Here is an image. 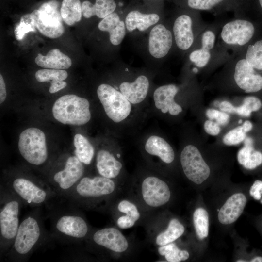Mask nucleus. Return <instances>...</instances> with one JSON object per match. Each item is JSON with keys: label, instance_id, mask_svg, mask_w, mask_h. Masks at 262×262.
<instances>
[{"label": "nucleus", "instance_id": "45", "mask_svg": "<svg viewBox=\"0 0 262 262\" xmlns=\"http://www.w3.org/2000/svg\"><path fill=\"white\" fill-rule=\"evenodd\" d=\"M7 96L5 83L3 76L0 74V103L2 104L5 100Z\"/></svg>", "mask_w": 262, "mask_h": 262}, {"label": "nucleus", "instance_id": "31", "mask_svg": "<svg viewBox=\"0 0 262 262\" xmlns=\"http://www.w3.org/2000/svg\"><path fill=\"white\" fill-rule=\"evenodd\" d=\"M60 13L63 21L68 25L80 21L82 12L80 0H63Z\"/></svg>", "mask_w": 262, "mask_h": 262}, {"label": "nucleus", "instance_id": "15", "mask_svg": "<svg viewBox=\"0 0 262 262\" xmlns=\"http://www.w3.org/2000/svg\"><path fill=\"white\" fill-rule=\"evenodd\" d=\"M144 225L148 241L156 247L173 242L181 237L185 227L176 217L170 218L165 224L163 213H153L147 218Z\"/></svg>", "mask_w": 262, "mask_h": 262}, {"label": "nucleus", "instance_id": "27", "mask_svg": "<svg viewBox=\"0 0 262 262\" xmlns=\"http://www.w3.org/2000/svg\"><path fill=\"white\" fill-rule=\"evenodd\" d=\"M246 202V197L242 193L231 195L219 211V221L223 225L230 224L236 221L243 213Z\"/></svg>", "mask_w": 262, "mask_h": 262}, {"label": "nucleus", "instance_id": "14", "mask_svg": "<svg viewBox=\"0 0 262 262\" xmlns=\"http://www.w3.org/2000/svg\"><path fill=\"white\" fill-rule=\"evenodd\" d=\"M223 73L231 78L238 89L246 93L262 90V75L246 61L242 53L229 59L223 65Z\"/></svg>", "mask_w": 262, "mask_h": 262}, {"label": "nucleus", "instance_id": "48", "mask_svg": "<svg viewBox=\"0 0 262 262\" xmlns=\"http://www.w3.org/2000/svg\"><path fill=\"white\" fill-rule=\"evenodd\" d=\"M260 10L262 13V0H256Z\"/></svg>", "mask_w": 262, "mask_h": 262}, {"label": "nucleus", "instance_id": "7", "mask_svg": "<svg viewBox=\"0 0 262 262\" xmlns=\"http://www.w3.org/2000/svg\"><path fill=\"white\" fill-rule=\"evenodd\" d=\"M1 183L19 198L23 206L33 208H47L61 198L45 180L25 175L9 174Z\"/></svg>", "mask_w": 262, "mask_h": 262}, {"label": "nucleus", "instance_id": "10", "mask_svg": "<svg viewBox=\"0 0 262 262\" xmlns=\"http://www.w3.org/2000/svg\"><path fill=\"white\" fill-rule=\"evenodd\" d=\"M115 62L116 74L115 85L132 105L142 103L149 93L151 76L154 71L147 67H132L120 58Z\"/></svg>", "mask_w": 262, "mask_h": 262}, {"label": "nucleus", "instance_id": "28", "mask_svg": "<svg viewBox=\"0 0 262 262\" xmlns=\"http://www.w3.org/2000/svg\"><path fill=\"white\" fill-rule=\"evenodd\" d=\"M82 16L86 19L94 16L101 20L116 11L117 4L115 0H95L94 3L85 0L82 3Z\"/></svg>", "mask_w": 262, "mask_h": 262}, {"label": "nucleus", "instance_id": "40", "mask_svg": "<svg viewBox=\"0 0 262 262\" xmlns=\"http://www.w3.org/2000/svg\"><path fill=\"white\" fill-rule=\"evenodd\" d=\"M243 103L251 113L259 111L262 106L261 100L256 97L247 96L244 98Z\"/></svg>", "mask_w": 262, "mask_h": 262}, {"label": "nucleus", "instance_id": "12", "mask_svg": "<svg viewBox=\"0 0 262 262\" xmlns=\"http://www.w3.org/2000/svg\"><path fill=\"white\" fill-rule=\"evenodd\" d=\"M85 241L90 251L113 258L127 255L132 249L131 241L116 226L93 229Z\"/></svg>", "mask_w": 262, "mask_h": 262}, {"label": "nucleus", "instance_id": "39", "mask_svg": "<svg viewBox=\"0 0 262 262\" xmlns=\"http://www.w3.org/2000/svg\"><path fill=\"white\" fill-rule=\"evenodd\" d=\"M262 164V153L255 149L248 157L243 166L247 169H253Z\"/></svg>", "mask_w": 262, "mask_h": 262}, {"label": "nucleus", "instance_id": "49", "mask_svg": "<svg viewBox=\"0 0 262 262\" xmlns=\"http://www.w3.org/2000/svg\"><path fill=\"white\" fill-rule=\"evenodd\" d=\"M245 262L246 261H244V260H239L237 261V262Z\"/></svg>", "mask_w": 262, "mask_h": 262}, {"label": "nucleus", "instance_id": "9", "mask_svg": "<svg viewBox=\"0 0 262 262\" xmlns=\"http://www.w3.org/2000/svg\"><path fill=\"white\" fill-rule=\"evenodd\" d=\"M256 33L254 23L245 16L225 21L218 35L216 46L228 60L239 54L252 43Z\"/></svg>", "mask_w": 262, "mask_h": 262}, {"label": "nucleus", "instance_id": "1", "mask_svg": "<svg viewBox=\"0 0 262 262\" xmlns=\"http://www.w3.org/2000/svg\"><path fill=\"white\" fill-rule=\"evenodd\" d=\"M123 184L97 174H85L64 198L79 208L107 212L122 191Z\"/></svg>", "mask_w": 262, "mask_h": 262}, {"label": "nucleus", "instance_id": "37", "mask_svg": "<svg viewBox=\"0 0 262 262\" xmlns=\"http://www.w3.org/2000/svg\"><path fill=\"white\" fill-rule=\"evenodd\" d=\"M246 133L242 126H238L227 133L223 138V142L227 146L238 145L244 141Z\"/></svg>", "mask_w": 262, "mask_h": 262}, {"label": "nucleus", "instance_id": "30", "mask_svg": "<svg viewBox=\"0 0 262 262\" xmlns=\"http://www.w3.org/2000/svg\"><path fill=\"white\" fill-rule=\"evenodd\" d=\"M74 155L85 165L92 164L95 157V150L91 143L84 136L76 134L74 137Z\"/></svg>", "mask_w": 262, "mask_h": 262}, {"label": "nucleus", "instance_id": "41", "mask_svg": "<svg viewBox=\"0 0 262 262\" xmlns=\"http://www.w3.org/2000/svg\"><path fill=\"white\" fill-rule=\"evenodd\" d=\"M204 129L207 133L212 136L217 135L221 130L220 125L210 119L204 122Z\"/></svg>", "mask_w": 262, "mask_h": 262}, {"label": "nucleus", "instance_id": "26", "mask_svg": "<svg viewBox=\"0 0 262 262\" xmlns=\"http://www.w3.org/2000/svg\"><path fill=\"white\" fill-rule=\"evenodd\" d=\"M180 88L174 83L161 85L153 92V99L156 108L164 114L177 115L182 111V107L175 100Z\"/></svg>", "mask_w": 262, "mask_h": 262}, {"label": "nucleus", "instance_id": "52", "mask_svg": "<svg viewBox=\"0 0 262 262\" xmlns=\"http://www.w3.org/2000/svg\"><path fill=\"white\" fill-rule=\"evenodd\" d=\"M261 194H262V189L261 190Z\"/></svg>", "mask_w": 262, "mask_h": 262}, {"label": "nucleus", "instance_id": "13", "mask_svg": "<svg viewBox=\"0 0 262 262\" xmlns=\"http://www.w3.org/2000/svg\"><path fill=\"white\" fill-rule=\"evenodd\" d=\"M54 118L60 123L82 126L91 118L89 101L74 94L61 96L54 103L52 108Z\"/></svg>", "mask_w": 262, "mask_h": 262}, {"label": "nucleus", "instance_id": "11", "mask_svg": "<svg viewBox=\"0 0 262 262\" xmlns=\"http://www.w3.org/2000/svg\"><path fill=\"white\" fill-rule=\"evenodd\" d=\"M23 206L20 199L1 183L0 187V253L5 256L17 233L19 214Z\"/></svg>", "mask_w": 262, "mask_h": 262}, {"label": "nucleus", "instance_id": "29", "mask_svg": "<svg viewBox=\"0 0 262 262\" xmlns=\"http://www.w3.org/2000/svg\"><path fill=\"white\" fill-rule=\"evenodd\" d=\"M35 62L40 67L56 69H68L72 65L71 59L57 49H51L46 55L38 54Z\"/></svg>", "mask_w": 262, "mask_h": 262}, {"label": "nucleus", "instance_id": "38", "mask_svg": "<svg viewBox=\"0 0 262 262\" xmlns=\"http://www.w3.org/2000/svg\"><path fill=\"white\" fill-rule=\"evenodd\" d=\"M205 114L209 119L215 120L221 126H225L229 122L230 116L226 112L209 109L206 110Z\"/></svg>", "mask_w": 262, "mask_h": 262}, {"label": "nucleus", "instance_id": "24", "mask_svg": "<svg viewBox=\"0 0 262 262\" xmlns=\"http://www.w3.org/2000/svg\"><path fill=\"white\" fill-rule=\"evenodd\" d=\"M94 161L97 175L123 183L124 167L119 152L101 148L96 153Z\"/></svg>", "mask_w": 262, "mask_h": 262}, {"label": "nucleus", "instance_id": "42", "mask_svg": "<svg viewBox=\"0 0 262 262\" xmlns=\"http://www.w3.org/2000/svg\"><path fill=\"white\" fill-rule=\"evenodd\" d=\"M254 150L253 146H244L243 148L240 149L237 154V160L239 163L243 165Z\"/></svg>", "mask_w": 262, "mask_h": 262}, {"label": "nucleus", "instance_id": "23", "mask_svg": "<svg viewBox=\"0 0 262 262\" xmlns=\"http://www.w3.org/2000/svg\"><path fill=\"white\" fill-rule=\"evenodd\" d=\"M180 162L186 177L199 185L210 175L209 166L204 160L198 149L194 145L186 146L181 152Z\"/></svg>", "mask_w": 262, "mask_h": 262}, {"label": "nucleus", "instance_id": "54", "mask_svg": "<svg viewBox=\"0 0 262 262\" xmlns=\"http://www.w3.org/2000/svg\"></svg>", "mask_w": 262, "mask_h": 262}, {"label": "nucleus", "instance_id": "18", "mask_svg": "<svg viewBox=\"0 0 262 262\" xmlns=\"http://www.w3.org/2000/svg\"><path fill=\"white\" fill-rule=\"evenodd\" d=\"M97 96L108 117L115 123L126 120L132 111V104L116 86L103 83L97 89Z\"/></svg>", "mask_w": 262, "mask_h": 262}, {"label": "nucleus", "instance_id": "16", "mask_svg": "<svg viewBox=\"0 0 262 262\" xmlns=\"http://www.w3.org/2000/svg\"><path fill=\"white\" fill-rule=\"evenodd\" d=\"M85 172V165L76 156L71 155L66 158L61 167L55 169L45 180L60 197L64 198Z\"/></svg>", "mask_w": 262, "mask_h": 262}, {"label": "nucleus", "instance_id": "5", "mask_svg": "<svg viewBox=\"0 0 262 262\" xmlns=\"http://www.w3.org/2000/svg\"><path fill=\"white\" fill-rule=\"evenodd\" d=\"M225 21L216 20L208 24L200 33L193 46L184 57V69L194 74L223 65L228 60L219 51L217 37Z\"/></svg>", "mask_w": 262, "mask_h": 262}, {"label": "nucleus", "instance_id": "20", "mask_svg": "<svg viewBox=\"0 0 262 262\" xmlns=\"http://www.w3.org/2000/svg\"><path fill=\"white\" fill-rule=\"evenodd\" d=\"M58 6L57 1H49L30 14L36 29L42 34L49 38H58L65 31Z\"/></svg>", "mask_w": 262, "mask_h": 262}, {"label": "nucleus", "instance_id": "50", "mask_svg": "<svg viewBox=\"0 0 262 262\" xmlns=\"http://www.w3.org/2000/svg\"><path fill=\"white\" fill-rule=\"evenodd\" d=\"M150 0V1H154V0Z\"/></svg>", "mask_w": 262, "mask_h": 262}, {"label": "nucleus", "instance_id": "19", "mask_svg": "<svg viewBox=\"0 0 262 262\" xmlns=\"http://www.w3.org/2000/svg\"><path fill=\"white\" fill-rule=\"evenodd\" d=\"M118 196L110 206L109 213L115 226L121 229L131 228L144 224L152 213L144 211L133 199L129 196L118 198Z\"/></svg>", "mask_w": 262, "mask_h": 262}, {"label": "nucleus", "instance_id": "33", "mask_svg": "<svg viewBox=\"0 0 262 262\" xmlns=\"http://www.w3.org/2000/svg\"><path fill=\"white\" fill-rule=\"evenodd\" d=\"M156 249L158 254L169 262L184 261L190 257L188 251L179 248L174 242L157 246Z\"/></svg>", "mask_w": 262, "mask_h": 262}, {"label": "nucleus", "instance_id": "4", "mask_svg": "<svg viewBox=\"0 0 262 262\" xmlns=\"http://www.w3.org/2000/svg\"><path fill=\"white\" fill-rule=\"evenodd\" d=\"M133 48L147 67L155 71L175 52L174 38L169 19H164L146 33L132 40Z\"/></svg>", "mask_w": 262, "mask_h": 262}, {"label": "nucleus", "instance_id": "2", "mask_svg": "<svg viewBox=\"0 0 262 262\" xmlns=\"http://www.w3.org/2000/svg\"><path fill=\"white\" fill-rule=\"evenodd\" d=\"M67 201V204H64L59 199L46 208L50 219L51 237L52 240L63 243L85 241L93 228L80 208Z\"/></svg>", "mask_w": 262, "mask_h": 262}, {"label": "nucleus", "instance_id": "25", "mask_svg": "<svg viewBox=\"0 0 262 262\" xmlns=\"http://www.w3.org/2000/svg\"><path fill=\"white\" fill-rule=\"evenodd\" d=\"M144 152L148 160L156 168L159 163L170 164L175 159V153L172 147L163 137L152 135L146 140L144 147Z\"/></svg>", "mask_w": 262, "mask_h": 262}, {"label": "nucleus", "instance_id": "34", "mask_svg": "<svg viewBox=\"0 0 262 262\" xmlns=\"http://www.w3.org/2000/svg\"><path fill=\"white\" fill-rule=\"evenodd\" d=\"M193 224L196 234L200 239L206 238L209 233V215L203 208H198L193 215Z\"/></svg>", "mask_w": 262, "mask_h": 262}, {"label": "nucleus", "instance_id": "21", "mask_svg": "<svg viewBox=\"0 0 262 262\" xmlns=\"http://www.w3.org/2000/svg\"><path fill=\"white\" fill-rule=\"evenodd\" d=\"M122 18L127 34L132 41L140 37L165 19L162 12L144 11L138 8L122 13Z\"/></svg>", "mask_w": 262, "mask_h": 262}, {"label": "nucleus", "instance_id": "51", "mask_svg": "<svg viewBox=\"0 0 262 262\" xmlns=\"http://www.w3.org/2000/svg\"><path fill=\"white\" fill-rule=\"evenodd\" d=\"M241 122H242V120H240L239 121V123H241Z\"/></svg>", "mask_w": 262, "mask_h": 262}, {"label": "nucleus", "instance_id": "53", "mask_svg": "<svg viewBox=\"0 0 262 262\" xmlns=\"http://www.w3.org/2000/svg\"><path fill=\"white\" fill-rule=\"evenodd\" d=\"M261 203H262V200H261Z\"/></svg>", "mask_w": 262, "mask_h": 262}, {"label": "nucleus", "instance_id": "35", "mask_svg": "<svg viewBox=\"0 0 262 262\" xmlns=\"http://www.w3.org/2000/svg\"><path fill=\"white\" fill-rule=\"evenodd\" d=\"M35 77L39 82H52L65 80L67 78L68 73L64 69H42L36 72Z\"/></svg>", "mask_w": 262, "mask_h": 262}, {"label": "nucleus", "instance_id": "46", "mask_svg": "<svg viewBox=\"0 0 262 262\" xmlns=\"http://www.w3.org/2000/svg\"><path fill=\"white\" fill-rule=\"evenodd\" d=\"M243 131L246 132L250 131L253 128L252 123L249 120H246L242 125Z\"/></svg>", "mask_w": 262, "mask_h": 262}, {"label": "nucleus", "instance_id": "8", "mask_svg": "<svg viewBox=\"0 0 262 262\" xmlns=\"http://www.w3.org/2000/svg\"><path fill=\"white\" fill-rule=\"evenodd\" d=\"M174 38L175 52L184 58L208 24L200 11L179 7L169 18Z\"/></svg>", "mask_w": 262, "mask_h": 262}, {"label": "nucleus", "instance_id": "32", "mask_svg": "<svg viewBox=\"0 0 262 262\" xmlns=\"http://www.w3.org/2000/svg\"><path fill=\"white\" fill-rule=\"evenodd\" d=\"M248 63L261 74L262 73V39L250 44L242 52Z\"/></svg>", "mask_w": 262, "mask_h": 262}, {"label": "nucleus", "instance_id": "47", "mask_svg": "<svg viewBox=\"0 0 262 262\" xmlns=\"http://www.w3.org/2000/svg\"><path fill=\"white\" fill-rule=\"evenodd\" d=\"M251 262H262V257L258 256L254 258L251 261Z\"/></svg>", "mask_w": 262, "mask_h": 262}, {"label": "nucleus", "instance_id": "3", "mask_svg": "<svg viewBox=\"0 0 262 262\" xmlns=\"http://www.w3.org/2000/svg\"><path fill=\"white\" fill-rule=\"evenodd\" d=\"M41 207L35 208L22 219L9 251L5 255L13 262L27 261L33 253L52 240L45 229Z\"/></svg>", "mask_w": 262, "mask_h": 262}, {"label": "nucleus", "instance_id": "6", "mask_svg": "<svg viewBox=\"0 0 262 262\" xmlns=\"http://www.w3.org/2000/svg\"><path fill=\"white\" fill-rule=\"evenodd\" d=\"M128 196L149 213H153L170 201L171 192L167 182L159 174L144 173L134 178L129 185Z\"/></svg>", "mask_w": 262, "mask_h": 262}, {"label": "nucleus", "instance_id": "43", "mask_svg": "<svg viewBox=\"0 0 262 262\" xmlns=\"http://www.w3.org/2000/svg\"><path fill=\"white\" fill-rule=\"evenodd\" d=\"M262 188V181L256 180L250 189V195L256 200H260L261 197V190Z\"/></svg>", "mask_w": 262, "mask_h": 262}, {"label": "nucleus", "instance_id": "44", "mask_svg": "<svg viewBox=\"0 0 262 262\" xmlns=\"http://www.w3.org/2000/svg\"><path fill=\"white\" fill-rule=\"evenodd\" d=\"M67 86V83L64 81H55L51 82V85L49 88V92L53 94L60 90L65 88Z\"/></svg>", "mask_w": 262, "mask_h": 262}, {"label": "nucleus", "instance_id": "22", "mask_svg": "<svg viewBox=\"0 0 262 262\" xmlns=\"http://www.w3.org/2000/svg\"><path fill=\"white\" fill-rule=\"evenodd\" d=\"M179 7L208 11L218 15L231 12L234 17L245 16L249 5L246 0H175Z\"/></svg>", "mask_w": 262, "mask_h": 262}, {"label": "nucleus", "instance_id": "17", "mask_svg": "<svg viewBox=\"0 0 262 262\" xmlns=\"http://www.w3.org/2000/svg\"><path fill=\"white\" fill-rule=\"evenodd\" d=\"M18 148L21 157L32 166H41L48 160L45 134L38 128L30 127L21 132Z\"/></svg>", "mask_w": 262, "mask_h": 262}, {"label": "nucleus", "instance_id": "36", "mask_svg": "<svg viewBox=\"0 0 262 262\" xmlns=\"http://www.w3.org/2000/svg\"><path fill=\"white\" fill-rule=\"evenodd\" d=\"M36 28L35 23L30 14L23 16L14 29L16 39L17 40H22L26 33L30 32H35Z\"/></svg>", "mask_w": 262, "mask_h": 262}]
</instances>
